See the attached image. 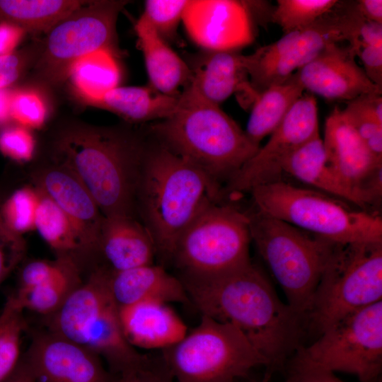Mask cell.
Segmentation results:
<instances>
[{"label":"cell","mask_w":382,"mask_h":382,"mask_svg":"<svg viewBox=\"0 0 382 382\" xmlns=\"http://www.w3.org/2000/svg\"><path fill=\"white\" fill-rule=\"evenodd\" d=\"M127 1H92L74 11L48 33L37 63L40 76L52 83L69 77L74 64L99 50L116 53V23Z\"/></svg>","instance_id":"4fadbf2b"},{"label":"cell","mask_w":382,"mask_h":382,"mask_svg":"<svg viewBox=\"0 0 382 382\" xmlns=\"http://www.w3.org/2000/svg\"><path fill=\"white\" fill-rule=\"evenodd\" d=\"M137 372H132L121 376L118 382H135Z\"/></svg>","instance_id":"816d5d0a"},{"label":"cell","mask_w":382,"mask_h":382,"mask_svg":"<svg viewBox=\"0 0 382 382\" xmlns=\"http://www.w3.org/2000/svg\"><path fill=\"white\" fill-rule=\"evenodd\" d=\"M99 250L112 272L154 264L156 255L150 233L132 215L104 216Z\"/></svg>","instance_id":"7402d4cb"},{"label":"cell","mask_w":382,"mask_h":382,"mask_svg":"<svg viewBox=\"0 0 382 382\" xmlns=\"http://www.w3.org/2000/svg\"><path fill=\"white\" fill-rule=\"evenodd\" d=\"M25 33L16 24L4 21L0 22V57L14 52Z\"/></svg>","instance_id":"ee69618b"},{"label":"cell","mask_w":382,"mask_h":382,"mask_svg":"<svg viewBox=\"0 0 382 382\" xmlns=\"http://www.w3.org/2000/svg\"><path fill=\"white\" fill-rule=\"evenodd\" d=\"M294 357L332 372L353 374L359 382H381L382 301L346 316Z\"/></svg>","instance_id":"7c38bea8"},{"label":"cell","mask_w":382,"mask_h":382,"mask_svg":"<svg viewBox=\"0 0 382 382\" xmlns=\"http://www.w3.org/2000/svg\"><path fill=\"white\" fill-rule=\"evenodd\" d=\"M149 134L168 150L221 184L258 151L245 131L219 105L187 86L175 112L152 122Z\"/></svg>","instance_id":"277c9868"},{"label":"cell","mask_w":382,"mask_h":382,"mask_svg":"<svg viewBox=\"0 0 382 382\" xmlns=\"http://www.w3.org/2000/svg\"><path fill=\"white\" fill-rule=\"evenodd\" d=\"M134 28L144 56L149 85L163 94L180 96L191 82L190 67L142 15Z\"/></svg>","instance_id":"d4e9b609"},{"label":"cell","mask_w":382,"mask_h":382,"mask_svg":"<svg viewBox=\"0 0 382 382\" xmlns=\"http://www.w3.org/2000/svg\"><path fill=\"white\" fill-rule=\"evenodd\" d=\"M246 213L251 241L283 289L287 304L306 319L336 243L256 209Z\"/></svg>","instance_id":"52a82bcc"},{"label":"cell","mask_w":382,"mask_h":382,"mask_svg":"<svg viewBox=\"0 0 382 382\" xmlns=\"http://www.w3.org/2000/svg\"><path fill=\"white\" fill-rule=\"evenodd\" d=\"M109 273L98 270L80 284L50 315V331L97 354L121 376L135 372L145 359L125 339Z\"/></svg>","instance_id":"5b68a950"},{"label":"cell","mask_w":382,"mask_h":382,"mask_svg":"<svg viewBox=\"0 0 382 382\" xmlns=\"http://www.w3.org/2000/svg\"><path fill=\"white\" fill-rule=\"evenodd\" d=\"M190 301L202 315L237 328L266 359L263 382L286 365L301 346L303 316L284 303L252 261L209 276L182 275Z\"/></svg>","instance_id":"6da1fadb"},{"label":"cell","mask_w":382,"mask_h":382,"mask_svg":"<svg viewBox=\"0 0 382 382\" xmlns=\"http://www.w3.org/2000/svg\"><path fill=\"white\" fill-rule=\"evenodd\" d=\"M365 95L347 102L342 111L373 156L382 162V123L371 111Z\"/></svg>","instance_id":"836d02e7"},{"label":"cell","mask_w":382,"mask_h":382,"mask_svg":"<svg viewBox=\"0 0 382 382\" xmlns=\"http://www.w3.org/2000/svg\"><path fill=\"white\" fill-rule=\"evenodd\" d=\"M87 1L78 0H0V17L26 33H48Z\"/></svg>","instance_id":"83f0119b"},{"label":"cell","mask_w":382,"mask_h":382,"mask_svg":"<svg viewBox=\"0 0 382 382\" xmlns=\"http://www.w3.org/2000/svg\"><path fill=\"white\" fill-rule=\"evenodd\" d=\"M180 96L163 94L147 86H115L91 103L133 123L156 122L170 117Z\"/></svg>","instance_id":"484cf974"},{"label":"cell","mask_w":382,"mask_h":382,"mask_svg":"<svg viewBox=\"0 0 382 382\" xmlns=\"http://www.w3.org/2000/svg\"><path fill=\"white\" fill-rule=\"evenodd\" d=\"M35 139L28 129L13 126L0 133V151L18 162L30 161L35 150Z\"/></svg>","instance_id":"f35d334b"},{"label":"cell","mask_w":382,"mask_h":382,"mask_svg":"<svg viewBox=\"0 0 382 382\" xmlns=\"http://www.w3.org/2000/svg\"><path fill=\"white\" fill-rule=\"evenodd\" d=\"M255 209L337 243L382 242V219L328 194L282 180L250 192Z\"/></svg>","instance_id":"8992f818"},{"label":"cell","mask_w":382,"mask_h":382,"mask_svg":"<svg viewBox=\"0 0 382 382\" xmlns=\"http://www.w3.org/2000/svg\"><path fill=\"white\" fill-rule=\"evenodd\" d=\"M22 313L18 312L0 334V382L5 381L18 366L21 336L25 328Z\"/></svg>","instance_id":"8d00e7d4"},{"label":"cell","mask_w":382,"mask_h":382,"mask_svg":"<svg viewBox=\"0 0 382 382\" xmlns=\"http://www.w3.org/2000/svg\"><path fill=\"white\" fill-rule=\"evenodd\" d=\"M381 299L382 242L336 243L306 314V327L321 335Z\"/></svg>","instance_id":"ba28073f"},{"label":"cell","mask_w":382,"mask_h":382,"mask_svg":"<svg viewBox=\"0 0 382 382\" xmlns=\"http://www.w3.org/2000/svg\"><path fill=\"white\" fill-rule=\"evenodd\" d=\"M350 44H332L291 76L312 95L329 100L349 102L362 95L382 93L356 62Z\"/></svg>","instance_id":"e0dca14e"},{"label":"cell","mask_w":382,"mask_h":382,"mask_svg":"<svg viewBox=\"0 0 382 382\" xmlns=\"http://www.w3.org/2000/svg\"><path fill=\"white\" fill-rule=\"evenodd\" d=\"M248 68V54L236 50L205 51L190 67L192 79L188 86L216 105L236 95L243 107L252 106L258 94L250 83Z\"/></svg>","instance_id":"ac0fdd59"},{"label":"cell","mask_w":382,"mask_h":382,"mask_svg":"<svg viewBox=\"0 0 382 382\" xmlns=\"http://www.w3.org/2000/svg\"><path fill=\"white\" fill-rule=\"evenodd\" d=\"M175 382H235L266 359L234 326L202 315L199 323L164 349Z\"/></svg>","instance_id":"9c48e42d"},{"label":"cell","mask_w":382,"mask_h":382,"mask_svg":"<svg viewBox=\"0 0 382 382\" xmlns=\"http://www.w3.org/2000/svg\"><path fill=\"white\" fill-rule=\"evenodd\" d=\"M323 145L330 167L349 186L365 195L362 187L382 162L369 151L342 109L335 107L325 122Z\"/></svg>","instance_id":"d6986e66"},{"label":"cell","mask_w":382,"mask_h":382,"mask_svg":"<svg viewBox=\"0 0 382 382\" xmlns=\"http://www.w3.org/2000/svg\"><path fill=\"white\" fill-rule=\"evenodd\" d=\"M282 170L323 192L351 202L360 208L371 206L365 195L347 184L328 164L320 135L290 154L283 161Z\"/></svg>","instance_id":"cb8c5ba5"},{"label":"cell","mask_w":382,"mask_h":382,"mask_svg":"<svg viewBox=\"0 0 382 382\" xmlns=\"http://www.w3.org/2000/svg\"><path fill=\"white\" fill-rule=\"evenodd\" d=\"M40 193L35 230L59 257L69 258L80 252L93 251L73 221L50 198Z\"/></svg>","instance_id":"f1b7e54d"},{"label":"cell","mask_w":382,"mask_h":382,"mask_svg":"<svg viewBox=\"0 0 382 382\" xmlns=\"http://www.w3.org/2000/svg\"><path fill=\"white\" fill-rule=\"evenodd\" d=\"M355 6L364 20L382 24L381 0H359Z\"/></svg>","instance_id":"bcb514c9"},{"label":"cell","mask_w":382,"mask_h":382,"mask_svg":"<svg viewBox=\"0 0 382 382\" xmlns=\"http://www.w3.org/2000/svg\"><path fill=\"white\" fill-rule=\"evenodd\" d=\"M284 372L285 382H344L334 372L305 363L291 357Z\"/></svg>","instance_id":"60d3db41"},{"label":"cell","mask_w":382,"mask_h":382,"mask_svg":"<svg viewBox=\"0 0 382 382\" xmlns=\"http://www.w3.org/2000/svg\"><path fill=\"white\" fill-rule=\"evenodd\" d=\"M320 135L315 96L303 94L292 105L267 142L260 147L223 187L224 199H236L254 187L281 180L283 161Z\"/></svg>","instance_id":"5bb4252c"},{"label":"cell","mask_w":382,"mask_h":382,"mask_svg":"<svg viewBox=\"0 0 382 382\" xmlns=\"http://www.w3.org/2000/svg\"><path fill=\"white\" fill-rule=\"evenodd\" d=\"M352 45L355 49L359 45L382 46V24L364 20L358 31V40Z\"/></svg>","instance_id":"f6af8a7d"},{"label":"cell","mask_w":382,"mask_h":382,"mask_svg":"<svg viewBox=\"0 0 382 382\" xmlns=\"http://www.w3.org/2000/svg\"><path fill=\"white\" fill-rule=\"evenodd\" d=\"M337 0H277L270 20L284 34L314 23L338 4Z\"/></svg>","instance_id":"1f68e13d"},{"label":"cell","mask_w":382,"mask_h":382,"mask_svg":"<svg viewBox=\"0 0 382 382\" xmlns=\"http://www.w3.org/2000/svg\"><path fill=\"white\" fill-rule=\"evenodd\" d=\"M148 135L115 128L75 127L56 144L59 165L91 194L103 216L132 215Z\"/></svg>","instance_id":"3957f363"},{"label":"cell","mask_w":382,"mask_h":382,"mask_svg":"<svg viewBox=\"0 0 382 382\" xmlns=\"http://www.w3.org/2000/svg\"><path fill=\"white\" fill-rule=\"evenodd\" d=\"M188 0H146L141 14L156 33L168 43L177 37Z\"/></svg>","instance_id":"e575fe53"},{"label":"cell","mask_w":382,"mask_h":382,"mask_svg":"<svg viewBox=\"0 0 382 382\" xmlns=\"http://www.w3.org/2000/svg\"><path fill=\"white\" fill-rule=\"evenodd\" d=\"M302 86L291 76L286 81L269 86L252 105L244 130L256 146L278 127L294 103L303 94Z\"/></svg>","instance_id":"4316f807"},{"label":"cell","mask_w":382,"mask_h":382,"mask_svg":"<svg viewBox=\"0 0 382 382\" xmlns=\"http://www.w3.org/2000/svg\"><path fill=\"white\" fill-rule=\"evenodd\" d=\"M364 19L354 1H339L330 11L311 25L284 35L249 54V76L259 95L269 86L286 81L332 44L358 40Z\"/></svg>","instance_id":"8fae6325"},{"label":"cell","mask_w":382,"mask_h":382,"mask_svg":"<svg viewBox=\"0 0 382 382\" xmlns=\"http://www.w3.org/2000/svg\"><path fill=\"white\" fill-rule=\"evenodd\" d=\"M79 96L89 104L117 86L120 70L115 54L99 50L77 61L69 77Z\"/></svg>","instance_id":"f546056e"},{"label":"cell","mask_w":382,"mask_h":382,"mask_svg":"<svg viewBox=\"0 0 382 382\" xmlns=\"http://www.w3.org/2000/svg\"><path fill=\"white\" fill-rule=\"evenodd\" d=\"M118 311L124 336L134 348L166 349L187 333L182 318L163 301H140Z\"/></svg>","instance_id":"44dd1931"},{"label":"cell","mask_w":382,"mask_h":382,"mask_svg":"<svg viewBox=\"0 0 382 382\" xmlns=\"http://www.w3.org/2000/svg\"><path fill=\"white\" fill-rule=\"evenodd\" d=\"M36 183L37 189L50 198L76 225L92 250H99L104 216L79 179L59 165L38 173Z\"/></svg>","instance_id":"ffe728a7"},{"label":"cell","mask_w":382,"mask_h":382,"mask_svg":"<svg viewBox=\"0 0 382 382\" xmlns=\"http://www.w3.org/2000/svg\"><path fill=\"white\" fill-rule=\"evenodd\" d=\"M135 382H173L168 372L148 369L146 366L137 373Z\"/></svg>","instance_id":"7dc6e473"},{"label":"cell","mask_w":382,"mask_h":382,"mask_svg":"<svg viewBox=\"0 0 382 382\" xmlns=\"http://www.w3.org/2000/svg\"><path fill=\"white\" fill-rule=\"evenodd\" d=\"M12 90H0V124L5 123L11 118V100Z\"/></svg>","instance_id":"681fc988"},{"label":"cell","mask_w":382,"mask_h":382,"mask_svg":"<svg viewBox=\"0 0 382 382\" xmlns=\"http://www.w3.org/2000/svg\"><path fill=\"white\" fill-rule=\"evenodd\" d=\"M25 64V55L21 52L0 57V90L8 88L19 79Z\"/></svg>","instance_id":"7bdbcfd3"},{"label":"cell","mask_w":382,"mask_h":382,"mask_svg":"<svg viewBox=\"0 0 382 382\" xmlns=\"http://www.w3.org/2000/svg\"><path fill=\"white\" fill-rule=\"evenodd\" d=\"M19 311H23V310L16 305L12 296H9L0 314V334Z\"/></svg>","instance_id":"c3c4849f"},{"label":"cell","mask_w":382,"mask_h":382,"mask_svg":"<svg viewBox=\"0 0 382 382\" xmlns=\"http://www.w3.org/2000/svg\"><path fill=\"white\" fill-rule=\"evenodd\" d=\"M250 14L248 1L188 0L182 22L204 50H236L253 39Z\"/></svg>","instance_id":"2e32d148"},{"label":"cell","mask_w":382,"mask_h":382,"mask_svg":"<svg viewBox=\"0 0 382 382\" xmlns=\"http://www.w3.org/2000/svg\"><path fill=\"white\" fill-rule=\"evenodd\" d=\"M25 250L22 236L8 229L0 216V284L21 262Z\"/></svg>","instance_id":"ab89813d"},{"label":"cell","mask_w":382,"mask_h":382,"mask_svg":"<svg viewBox=\"0 0 382 382\" xmlns=\"http://www.w3.org/2000/svg\"><path fill=\"white\" fill-rule=\"evenodd\" d=\"M355 50L366 76L375 85L382 88V46L359 45Z\"/></svg>","instance_id":"b9f144b4"},{"label":"cell","mask_w":382,"mask_h":382,"mask_svg":"<svg viewBox=\"0 0 382 382\" xmlns=\"http://www.w3.org/2000/svg\"><path fill=\"white\" fill-rule=\"evenodd\" d=\"M23 365L35 382H112L97 354L51 331L33 338Z\"/></svg>","instance_id":"9a60e30c"},{"label":"cell","mask_w":382,"mask_h":382,"mask_svg":"<svg viewBox=\"0 0 382 382\" xmlns=\"http://www.w3.org/2000/svg\"><path fill=\"white\" fill-rule=\"evenodd\" d=\"M80 284L77 270H74L45 284L19 288L11 296L23 311L28 309L50 316L60 308Z\"/></svg>","instance_id":"4dcf8cb0"},{"label":"cell","mask_w":382,"mask_h":382,"mask_svg":"<svg viewBox=\"0 0 382 382\" xmlns=\"http://www.w3.org/2000/svg\"><path fill=\"white\" fill-rule=\"evenodd\" d=\"M147 135L136 209L154 241L156 255L168 262L189 224L207 206L224 199L223 186Z\"/></svg>","instance_id":"7a4b0ae2"},{"label":"cell","mask_w":382,"mask_h":382,"mask_svg":"<svg viewBox=\"0 0 382 382\" xmlns=\"http://www.w3.org/2000/svg\"><path fill=\"white\" fill-rule=\"evenodd\" d=\"M40 198L37 189L23 187L15 190L0 206V216L6 226L21 236L35 230Z\"/></svg>","instance_id":"d6a6232c"},{"label":"cell","mask_w":382,"mask_h":382,"mask_svg":"<svg viewBox=\"0 0 382 382\" xmlns=\"http://www.w3.org/2000/svg\"><path fill=\"white\" fill-rule=\"evenodd\" d=\"M246 212L223 202L207 206L178 238L171 260L183 275L222 273L251 261Z\"/></svg>","instance_id":"30bf717a"},{"label":"cell","mask_w":382,"mask_h":382,"mask_svg":"<svg viewBox=\"0 0 382 382\" xmlns=\"http://www.w3.org/2000/svg\"><path fill=\"white\" fill-rule=\"evenodd\" d=\"M47 107L42 96L35 90H12L11 118L27 129H37L45 123Z\"/></svg>","instance_id":"d590c367"},{"label":"cell","mask_w":382,"mask_h":382,"mask_svg":"<svg viewBox=\"0 0 382 382\" xmlns=\"http://www.w3.org/2000/svg\"><path fill=\"white\" fill-rule=\"evenodd\" d=\"M3 382H35L22 364L17 366L13 372Z\"/></svg>","instance_id":"f907efd6"},{"label":"cell","mask_w":382,"mask_h":382,"mask_svg":"<svg viewBox=\"0 0 382 382\" xmlns=\"http://www.w3.org/2000/svg\"><path fill=\"white\" fill-rule=\"evenodd\" d=\"M77 270L74 260L58 257L57 260H37L28 262L23 268L19 288H28L50 282Z\"/></svg>","instance_id":"74e56055"},{"label":"cell","mask_w":382,"mask_h":382,"mask_svg":"<svg viewBox=\"0 0 382 382\" xmlns=\"http://www.w3.org/2000/svg\"><path fill=\"white\" fill-rule=\"evenodd\" d=\"M108 284L118 308L144 301L190 302L180 279L154 264L112 272Z\"/></svg>","instance_id":"603a6c76"}]
</instances>
